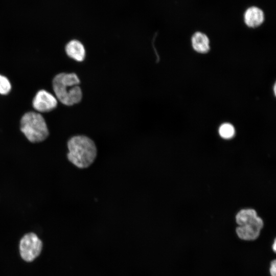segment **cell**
I'll list each match as a JSON object with an SVG mask.
<instances>
[{"mask_svg": "<svg viewBox=\"0 0 276 276\" xmlns=\"http://www.w3.org/2000/svg\"><path fill=\"white\" fill-rule=\"evenodd\" d=\"M68 160L77 167L84 169L96 159L97 148L94 141L85 135H76L67 142Z\"/></svg>", "mask_w": 276, "mask_h": 276, "instance_id": "cell-1", "label": "cell"}, {"mask_svg": "<svg viewBox=\"0 0 276 276\" xmlns=\"http://www.w3.org/2000/svg\"><path fill=\"white\" fill-rule=\"evenodd\" d=\"M80 79L75 73H60L54 78L53 88L57 98L62 104L71 106L80 102L82 92L78 86Z\"/></svg>", "mask_w": 276, "mask_h": 276, "instance_id": "cell-2", "label": "cell"}, {"mask_svg": "<svg viewBox=\"0 0 276 276\" xmlns=\"http://www.w3.org/2000/svg\"><path fill=\"white\" fill-rule=\"evenodd\" d=\"M20 130L31 143L41 142L45 140L49 132L44 119L39 113L28 112L20 120Z\"/></svg>", "mask_w": 276, "mask_h": 276, "instance_id": "cell-3", "label": "cell"}, {"mask_svg": "<svg viewBox=\"0 0 276 276\" xmlns=\"http://www.w3.org/2000/svg\"><path fill=\"white\" fill-rule=\"evenodd\" d=\"M42 246V242L36 234L33 233L26 234L20 241L21 257L24 260L31 262L39 255Z\"/></svg>", "mask_w": 276, "mask_h": 276, "instance_id": "cell-4", "label": "cell"}, {"mask_svg": "<svg viewBox=\"0 0 276 276\" xmlns=\"http://www.w3.org/2000/svg\"><path fill=\"white\" fill-rule=\"evenodd\" d=\"M263 226V220L257 216L251 221L238 226L236 228V233L242 240H254L259 237Z\"/></svg>", "mask_w": 276, "mask_h": 276, "instance_id": "cell-5", "label": "cell"}, {"mask_svg": "<svg viewBox=\"0 0 276 276\" xmlns=\"http://www.w3.org/2000/svg\"><path fill=\"white\" fill-rule=\"evenodd\" d=\"M32 104L34 108L37 111L47 112L56 108L57 100L52 94L42 89L37 93Z\"/></svg>", "mask_w": 276, "mask_h": 276, "instance_id": "cell-6", "label": "cell"}, {"mask_svg": "<svg viewBox=\"0 0 276 276\" xmlns=\"http://www.w3.org/2000/svg\"><path fill=\"white\" fill-rule=\"evenodd\" d=\"M244 20L246 26L250 28L258 27L264 20V12L258 7H250L244 13Z\"/></svg>", "mask_w": 276, "mask_h": 276, "instance_id": "cell-7", "label": "cell"}, {"mask_svg": "<svg viewBox=\"0 0 276 276\" xmlns=\"http://www.w3.org/2000/svg\"><path fill=\"white\" fill-rule=\"evenodd\" d=\"M65 52L70 58L77 61H82L85 58L84 47L79 40L74 39L68 42L65 47Z\"/></svg>", "mask_w": 276, "mask_h": 276, "instance_id": "cell-8", "label": "cell"}, {"mask_svg": "<svg viewBox=\"0 0 276 276\" xmlns=\"http://www.w3.org/2000/svg\"><path fill=\"white\" fill-rule=\"evenodd\" d=\"M191 41L193 48L197 52L204 54L210 51L209 39L205 34L200 32H195L192 37Z\"/></svg>", "mask_w": 276, "mask_h": 276, "instance_id": "cell-9", "label": "cell"}, {"mask_svg": "<svg viewBox=\"0 0 276 276\" xmlns=\"http://www.w3.org/2000/svg\"><path fill=\"white\" fill-rule=\"evenodd\" d=\"M257 214L254 209H243L240 211L236 216V220L239 226L242 225L257 217Z\"/></svg>", "mask_w": 276, "mask_h": 276, "instance_id": "cell-10", "label": "cell"}, {"mask_svg": "<svg viewBox=\"0 0 276 276\" xmlns=\"http://www.w3.org/2000/svg\"><path fill=\"white\" fill-rule=\"evenodd\" d=\"M219 133L222 138L229 139L234 136L235 130L234 126L231 124L226 123L220 126Z\"/></svg>", "mask_w": 276, "mask_h": 276, "instance_id": "cell-11", "label": "cell"}, {"mask_svg": "<svg viewBox=\"0 0 276 276\" xmlns=\"http://www.w3.org/2000/svg\"><path fill=\"white\" fill-rule=\"evenodd\" d=\"M11 85L8 78L0 75V94L7 95L11 90Z\"/></svg>", "mask_w": 276, "mask_h": 276, "instance_id": "cell-12", "label": "cell"}, {"mask_svg": "<svg viewBox=\"0 0 276 276\" xmlns=\"http://www.w3.org/2000/svg\"><path fill=\"white\" fill-rule=\"evenodd\" d=\"M270 273L271 276H275L276 274V263L275 260H273L270 265Z\"/></svg>", "mask_w": 276, "mask_h": 276, "instance_id": "cell-13", "label": "cell"}, {"mask_svg": "<svg viewBox=\"0 0 276 276\" xmlns=\"http://www.w3.org/2000/svg\"><path fill=\"white\" fill-rule=\"evenodd\" d=\"M275 241H274L273 245V249L274 251H275Z\"/></svg>", "mask_w": 276, "mask_h": 276, "instance_id": "cell-14", "label": "cell"}, {"mask_svg": "<svg viewBox=\"0 0 276 276\" xmlns=\"http://www.w3.org/2000/svg\"><path fill=\"white\" fill-rule=\"evenodd\" d=\"M273 89H274V94H275V84L274 85Z\"/></svg>", "mask_w": 276, "mask_h": 276, "instance_id": "cell-15", "label": "cell"}]
</instances>
